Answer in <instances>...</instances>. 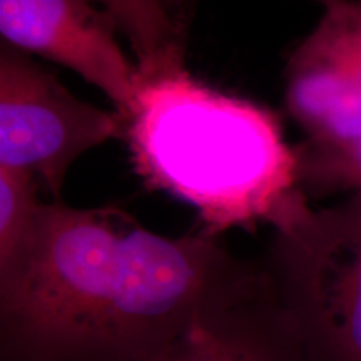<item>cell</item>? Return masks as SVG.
I'll return each instance as SVG.
<instances>
[{
  "label": "cell",
  "instance_id": "1",
  "mask_svg": "<svg viewBox=\"0 0 361 361\" xmlns=\"http://www.w3.org/2000/svg\"><path fill=\"white\" fill-rule=\"evenodd\" d=\"M263 276L218 236L168 238L119 207L42 202L0 266V360L142 361Z\"/></svg>",
  "mask_w": 361,
  "mask_h": 361
},
{
  "label": "cell",
  "instance_id": "2",
  "mask_svg": "<svg viewBox=\"0 0 361 361\" xmlns=\"http://www.w3.org/2000/svg\"><path fill=\"white\" fill-rule=\"evenodd\" d=\"M123 139L139 178L192 206L209 236L259 223L276 228L308 202L296 147L278 117L186 67L141 78Z\"/></svg>",
  "mask_w": 361,
  "mask_h": 361
},
{
  "label": "cell",
  "instance_id": "3",
  "mask_svg": "<svg viewBox=\"0 0 361 361\" xmlns=\"http://www.w3.org/2000/svg\"><path fill=\"white\" fill-rule=\"evenodd\" d=\"M273 229L261 266L306 361H361V191Z\"/></svg>",
  "mask_w": 361,
  "mask_h": 361
},
{
  "label": "cell",
  "instance_id": "4",
  "mask_svg": "<svg viewBox=\"0 0 361 361\" xmlns=\"http://www.w3.org/2000/svg\"><path fill=\"white\" fill-rule=\"evenodd\" d=\"M124 117L80 101L52 72L19 49H0V166L32 174L51 201H62L71 166L109 139Z\"/></svg>",
  "mask_w": 361,
  "mask_h": 361
},
{
  "label": "cell",
  "instance_id": "5",
  "mask_svg": "<svg viewBox=\"0 0 361 361\" xmlns=\"http://www.w3.org/2000/svg\"><path fill=\"white\" fill-rule=\"evenodd\" d=\"M284 104L306 142L341 146L361 137V0L324 8L288 61Z\"/></svg>",
  "mask_w": 361,
  "mask_h": 361
},
{
  "label": "cell",
  "instance_id": "6",
  "mask_svg": "<svg viewBox=\"0 0 361 361\" xmlns=\"http://www.w3.org/2000/svg\"><path fill=\"white\" fill-rule=\"evenodd\" d=\"M4 44L57 62L96 85L124 121L137 101V64L117 42L109 13L89 0H0Z\"/></svg>",
  "mask_w": 361,
  "mask_h": 361
},
{
  "label": "cell",
  "instance_id": "7",
  "mask_svg": "<svg viewBox=\"0 0 361 361\" xmlns=\"http://www.w3.org/2000/svg\"><path fill=\"white\" fill-rule=\"evenodd\" d=\"M264 273V271H263ZM142 361H306L266 274L228 303L204 310Z\"/></svg>",
  "mask_w": 361,
  "mask_h": 361
},
{
  "label": "cell",
  "instance_id": "8",
  "mask_svg": "<svg viewBox=\"0 0 361 361\" xmlns=\"http://www.w3.org/2000/svg\"><path fill=\"white\" fill-rule=\"evenodd\" d=\"M109 13L128 37L141 78L184 69L186 24L176 19L164 0H89Z\"/></svg>",
  "mask_w": 361,
  "mask_h": 361
},
{
  "label": "cell",
  "instance_id": "9",
  "mask_svg": "<svg viewBox=\"0 0 361 361\" xmlns=\"http://www.w3.org/2000/svg\"><path fill=\"white\" fill-rule=\"evenodd\" d=\"M301 189L308 194L361 191V137L341 146H296Z\"/></svg>",
  "mask_w": 361,
  "mask_h": 361
},
{
  "label": "cell",
  "instance_id": "10",
  "mask_svg": "<svg viewBox=\"0 0 361 361\" xmlns=\"http://www.w3.org/2000/svg\"><path fill=\"white\" fill-rule=\"evenodd\" d=\"M39 188L32 174L0 166V266L20 251L32 231L42 206Z\"/></svg>",
  "mask_w": 361,
  "mask_h": 361
},
{
  "label": "cell",
  "instance_id": "11",
  "mask_svg": "<svg viewBox=\"0 0 361 361\" xmlns=\"http://www.w3.org/2000/svg\"><path fill=\"white\" fill-rule=\"evenodd\" d=\"M191 2H192V0H164L166 7L169 8V12L173 13L176 19L184 22V24H188L186 11H189V6H191ZM314 2L322 4V6L326 8L329 6H333V4L341 2V0H314Z\"/></svg>",
  "mask_w": 361,
  "mask_h": 361
}]
</instances>
